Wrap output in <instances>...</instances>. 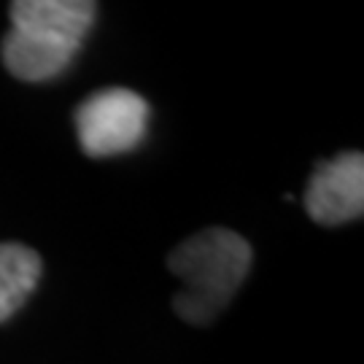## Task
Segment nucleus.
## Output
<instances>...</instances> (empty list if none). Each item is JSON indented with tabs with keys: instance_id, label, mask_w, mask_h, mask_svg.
Here are the masks:
<instances>
[{
	"instance_id": "f03ea898",
	"label": "nucleus",
	"mask_w": 364,
	"mask_h": 364,
	"mask_svg": "<svg viewBox=\"0 0 364 364\" xmlns=\"http://www.w3.org/2000/svg\"><path fill=\"white\" fill-rule=\"evenodd\" d=\"M170 273L181 281L173 308L189 324H208L232 299L251 267V246L243 235L210 227L192 235L170 254Z\"/></svg>"
},
{
	"instance_id": "7ed1b4c3",
	"label": "nucleus",
	"mask_w": 364,
	"mask_h": 364,
	"mask_svg": "<svg viewBox=\"0 0 364 364\" xmlns=\"http://www.w3.org/2000/svg\"><path fill=\"white\" fill-rule=\"evenodd\" d=\"M78 144L87 156H114L132 151L144 141L149 103L138 92L111 87L92 92L76 108Z\"/></svg>"
},
{
	"instance_id": "f257e3e1",
	"label": "nucleus",
	"mask_w": 364,
	"mask_h": 364,
	"mask_svg": "<svg viewBox=\"0 0 364 364\" xmlns=\"http://www.w3.org/2000/svg\"><path fill=\"white\" fill-rule=\"evenodd\" d=\"M90 0H16L3 38V65L19 81H52L78 54L95 22Z\"/></svg>"
},
{
	"instance_id": "39448f33",
	"label": "nucleus",
	"mask_w": 364,
	"mask_h": 364,
	"mask_svg": "<svg viewBox=\"0 0 364 364\" xmlns=\"http://www.w3.org/2000/svg\"><path fill=\"white\" fill-rule=\"evenodd\" d=\"M43 273L41 257L22 243H0V321L11 318L36 291Z\"/></svg>"
},
{
	"instance_id": "20e7f679",
	"label": "nucleus",
	"mask_w": 364,
	"mask_h": 364,
	"mask_svg": "<svg viewBox=\"0 0 364 364\" xmlns=\"http://www.w3.org/2000/svg\"><path fill=\"white\" fill-rule=\"evenodd\" d=\"M305 210L324 227L359 219L364 213V156L346 151L321 162L305 189Z\"/></svg>"
}]
</instances>
